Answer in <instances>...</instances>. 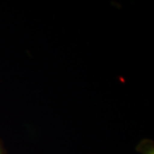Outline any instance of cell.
<instances>
[{"label":"cell","instance_id":"cell-1","mask_svg":"<svg viewBox=\"0 0 154 154\" xmlns=\"http://www.w3.org/2000/svg\"><path fill=\"white\" fill-rule=\"evenodd\" d=\"M137 150L142 154H154L153 143L149 140H143L138 146Z\"/></svg>","mask_w":154,"mask_h":154},{"label":"cell","instance_id":"cell-2","mask_svg":"<svg viewBox=\"0 0 154 154\" xmlns=\"http://www.w3.org/2000/svg\"><path fill=\"white\" fill-rule=\"evenodd\" d=\"M5 150H4V147H3V146H2V144L0 142V154H5Z\"/></svg>","mask_w":154,"mask_h":154}]
</instances>
